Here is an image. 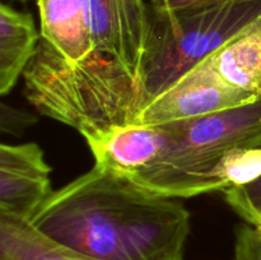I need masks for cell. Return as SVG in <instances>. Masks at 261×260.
Returning <instances> with one entry per match:
<instances>
[{
  "mask_svg": "<svg viewBox=\"0 0 261 260\" xmlns=\"http://www.w3.org/2000/svg\"><path fill=\"white\" fill-rule=\"evenodd\" d=\"M208 61L227 83L261 97V15Z\"/></svg>",
  "mask_w": 261,
  "mask_h": 260,
  "instance_id": "8fae6325",
  "label": "cell"
},
{
  "mask_svg": "<svg viewBox=\"0 0 261 260\" xmlns=\"http://www.w3.org/2000/svg\"><path fill=\"white\" fill-rule=\"evenodd\" d=\"M86 20L94 51L124 65L140 81L149 4L144 0H86Z\"/></svg>",
  "mask_w": 261,
  "mask_h": 260,
  "instance_id": "8992f818",
  "label": "cell"
},
{
  "mask_svg": "<svg viewBox=\"0 0 261 260\" xmlns=\"http://www.w3.org/2000/svg\"><path fill=\"white\" fill-rule=\"evenodd\" d=\"M41 41L70 64H88L94 51L86 20V0H37ZM106 58V56H103Z\"/></svg>",
  "mask_w": 261,
  "mask_h": 260,
  "instance_id": "9c48e42d",
  "label": "cell"
},
{
  "mask_svg": "<svg viewBox=\"0 0 261 260\" xmlns=\"http://www.w3.org/2000/svg\"><path fill=\"white\" fill-rule=\"evenodd\" d=\"M0 260H101L58 244L30 222L0 214ZM167 260H184V256Z\"/></svg>",
  "mask_w": 261,
  "mask_h": 260,
  "instance_id": "7c38bea8",
  "label": "cell"
},
{
  "mask_svg": "<svg viewBox=\"0 0 261 260\" xmlns=\"http://www.w3.org/2000/svg\"><path fill=\"white\" fill-rule=\"evenodd\" d=\"M222 194L232 211L246 223L261 214V177L246 186L227 189Z\"/></svg>",
  "mask_w": 261,
  "mask_h": 260,
  "instance_id": "5bb4252c",
  "label": "cell"
},
{
  "mask_svg": "<svg viewBox=\"0 0 261 260\" xmlns=\"http://www.w3.org/2000/svg\"><path fill=\"white\" fill-rule=\"evenodd\" d=\"M261 177V145L241 147L227 153L213 171V191L246 186Z\"/></svg>",
  "mask_w": 261,
  "mask_h": 260,
  "instance_id": "4fadbf2b",
  "label": "cell"
},
{
  "mask_svg": "<svg viewBox=\"0 0 261 260\" xmlns=\"http://www.w3.org/2000/svg\"><path fill=\"white\" fill-rule=\"evenodd\" d=\"M23 2H25V0H23Z\"/></svg>",
  "mask_w": 261,
  "mask_h": 260,
  "instance_id": "d6986e66",
  "label": "cell"
},
{
  "mask_svg": "<svg viewBox=\"0 0 261 260\" xmlns=\"http://www.w3.org/2000/svg\"><path fill=\"white\" fill-rule=\"evenodd\" d=\"M249 224H251V226H254L255 228L260 229V231H261V214H260V216H257L256 218H255L254 221H252L251 223H249Z\"/></svg>",
  "mask_w": 261,
  "mask_h": 260,
  "instance_id": "ac0fdd59",
  "label": "cell"
},
{
  "mask_svg": "<svg viewBox=\"0 0 261 260\" xmlns=\"http://www.w3.org/2000/svg\"><path fill=\"white\" fill-rule=\"evenodd\" d=\"M36 121H37V117L30 112L8 106L5 102H3L0 106V130L3 133L18 137Z\"/></svg>",
  "mask_w": 261,
  "mask_h": 260,
  "instance_id": "2e32d148",
  "label": "cell"
},
{
  "mask_svg": "<svg viewBox=\"0 0 261 260\" xmlns=\"http://www.w3.org/2000/svg\"><path fill=\"white\" fill-rule=\"evenodd\" d=\"M171 138L172 132L168 124H132L115 127L87 144L96 165L132 177L166 150Z\"/></svg>",
  "mask_w": 261,
  "mask_h": 260,
  "instance_id": "ba28073f",
  "label": "cell"
},
{
  "mask_svg": "<svg viewBox=\"0 0 261 260\" xmlns=\"http://www.w3.org/2000/svg\"><path fill=\"white\" fill-rule=\"evenodd\" d=\"M227 2H234V0H150L149 4L165 10H181L186 8L205 7V5L222 4Z\"/></svg>",
  "mask_w": 261,
  "mask_h": 260,
  "instance_id": "e0dca14e",
  "label": "cell"
},
{
  "mask_svg": "<svg viewBox=\"0 0 261 260\" xmlns=\"http://www.w3.org/2000/svg\"><path fill=\"white\" fill-rule=\"evenodd\" d=\"M41 40L32 14L0 5V94L7 96L35 56Z\"/></svg>",
  "mask_w": 261,
  "mask_h": 260,
  "instance_id": "30bf717a",
  "label": "cell"
},
{
  "mask_svg": "<svg viewBox=\"0 0 261 260\" xmlns=\"http://www.w3.org/2000/svg\"><path fill=\"white\" fill-rule=\"evenodd\" d=\"M257 98L227 83L205 59L147 105L135 124L182 121L244 106Z\"/></svg>",
  "mask_w": 261,
  "mask_h": 260,
  "instance_id": "5b68a950",
  "label": "cell"
},
{
  "mask_svg": "<svg viewBox=\"0 0 261 260\" xmlns=\"http://www.w3.org/2000/svg\"><path fill=\"white\" fill-rule=\"evenodd\" d=\"M260 15L261 0L181 10L149 4V31L140 75L144 107Z\"/></svg>",
  "mask_w": 261,
  "mask_h": 260,
  "instance_id": "277c9868",
  "label": "cell"
},
{
  "mask_svg": "<svg viewBox=\"0 0 261 260\" xmlns=\"http://www.w3.org/2000/svg\"><path fill=\"white\" fill-rule=\"evenodd\" d=\"M30 223L71 250L101 260L184 256L190 213L177 198L150 193L94 163L53 191Z\"/></svg>",
  "mask_w": 261,
  "mask_h": 260,
  "instance_id": "6da1fadb",
  "label": "cell"
},
{
  "mask_svg": "<svg viewBox=\"0 0 261 260\" xmlns=\"http://www.w3.org/2000/svg\"><path fill=\"white\" fill-rule=\"evenodd\" d=\"M234 260H261V231L246 222L234 228Z\"/></svg>",
  "mask_w": 261,
  "mask_h": 260,
  "instance_id": "9a60e30c",
  "label": "cell"
},
{
  "mask_svg": "<svg viewBox=\"0 0 261 260\" xmlns=\"http://www.w3.org/2000/svg\"><path fill=\"white\" fill-rule=\"evenodd\" d=\"M170 145L130 180L167 198H193L213 191V171L241 147L261 145V97L251 103L206 116L167 122Z\"/></svg>",
  "mask_w": 261,
  "mask_h": 260,
  "instance_id": "3957f363",
  "label": "cell"
},
{
  "mask_svg": "<svg viewBox=\"0 0 261 260\" xmlns=\"http://www.w3.org/2000/svg\"><path fill=\"white\" fill-rule=\"evenodd\" d=\"M51 166L36 143L0 145V214L30 222L53 194Z\"/></svg>",
  "mask_w": 261,
  "mask_h": 260,
  "instance_id": "52a82bcc",
  "label": "cell"
},
{
  "mask_svg": "<svg viewBox=\"0 0 261 260\" xmlns=\"http://www.w3.org/2000/svg\"><path fill=\"white\" fill-rule=\"evenodd\" d=\"M23 79L27 101L86 142L135 124L144 109L140 81L121 64H70L41 40Z\"/></svg>",
  "mask_w": 261,
  "mask_h": 260,
  "instance_id": "7a4b0ae2",
  "label": "cell"
}]
</instances>
